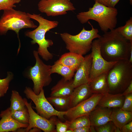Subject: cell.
Returning a JSON list of instances; mask_svg holds the SVG:
<instances>
[{
    "label": "cell",
    "mask_w": 132,
    "mask_h": 132,
    "mask_svg": "<svg viewBox=\"0 0 132 132\" xmlns=\"http://www.w3.org/2000/svg\"><path fill=\"white\" fill-rule=\"evenodd\" d=\"M101 54L108 62L128 60L132 43L121 35L115 29L104 33L98 39Z\"/></svg>",
    "instance_id": "6da1fadb"
},
{
    "label": "cell",
    "mask_w": 132,
    "mask_h": 132,
    "mask_svg": "<svg viewBox=\"0 0 132 132\" xmlns=\"http://www.w3.org/2000/svg\"><path fill=\"white\" fill-rule=\"evenodd\" d=\"M31 19L37 21L39 23L38 26L33 30L27 31L25 32V35L32 39V44H37L39 46L37 51L38 54L46 61L52 59L53 54L50 53L48 48L52 46L53 42L52 40L46 39L45 34L50 30L55 28L58 25L57 21H52L45 19L40 14L27 13Z\"/></svg>",
    "instance_id": "7a4b0ae2"
},
{
    "label": "cell",
    "mask_w": 132,
    "mask_h": 132,
    "mask_svg": "<svg viewBox=\"0 0 132 132\" xmlns=\"http://www.w3.org/2000/svg\"><path fill=\"white\" fill-rule=\"evenodd\" d=\"M118 13L117 10L115 7H109L95 2L88 11L78 13L77 17L83 24L90 20L96 21L101 30L105 33L115 28L117 23Z\"/></svg>",
    "instance_id": "3957f363"
},
{
    "label": "cell",
    "mask_w": 132,
    "mask_h": 132,
    "mask_svg": "<svg viewBox=\"0 0 132 132\" xmlns=\"http://www.w3.org/2000/svg\"><path fill=\"white\" fill-rule=\"evenodd\" d=\"M109 93H122L132 81V64L128 60L117 61L107 73Z\"/></svg>",
    "instance_id": "277c9868"
},
{
    "label": "cell",
    "mask_w": 132,
    "mask_h": 132,
    "mask_svg": "<svg viewBox=\"0 0 132 132\" xmlns=\"http://www.w3.org/2000/svg\"><path fill=\"white\" fill-rule=\"evenodd\" d=\"M88 22L91 26L90 30H87L83 27L80 33L76 35H72L67 33L60 34L61 39L66 44V49L69 52L84 55L91 49L93 40L100 36L98 33V29L94 28L89 21Z\"/></svg>",
    "instance_id": "5b68a950"
},
{
    "label": "cell",
    "mask_w": 132,
    "mask_h": 132,
    "mask_svg": "<svg viewBox=\"0 0 132 132\" xmlns=\"http://www.w3.org/2000/svg\"><path fill=\"white\" fill-rule=\"evenodd\" d=\"M27 13L14 9L3 11L0 18V35L6 34L9 30L15 32L19 39V46L17 54L21 48L19 33L20 30L25 28L35 29L37 27Z\"/></svg>",
    "instance_id": "8992f818"
},
{
    "label": "cell",
    "mask_w": 132,
    "mask_h": 132,
    "mask_svg": "<svg viewBox=\"0 0 132 132\" xmlns=\"http://www.w3.org/2000/svg\"><path fill=\"white\" fill-rule=\"evenodd\" d=\"M33 53L36 63L29 69L27 77L33 82V92L38 95L44 87L49 85L52 81L50 72L51 66L43 62L40 58L37 51L34 50Z\"/></svg>",
    "instance_id": "52a82bcc"
},
{
    "label": "cell",
    "mask_w": 132,
    "mask_h": 132,
    "mask_svg": "<svg viewBox=\"0 0 132 132\" xmlns=\"http://www.w3.org/2000/svg\"><path fill=\"white\" fill-rule=\"evenodd\" d=\"M24 93L27 98L34 103L35 106L34 108L41 116L47 119L55 116L61 119H64L67 111H59L55 109L45 97L43 89L38 94L36 95L31 88L27 87Z\"/></svg>",
    "instance_id": "ba28073f"
},
{
    "label": "cell",
    "mask_w": 132,
    "mask_h": 132,
    "mask_svg": "<svg viewBox=\"0 0 132 132\" xmlns=\"http://www.w3.org/2000/svg\"><path fill=\"white\" fill-rule=\"evenodd\" d=\"M38 7L40 12L48 16L64 15L67 11L76 9L70 0H41Z\"/></svg>",
    "instance_id": "9c48e42d"
},
{
    "label": "cell",
    "mask_w": 132,
    "mask_h": 132,
    "mask_svg": "<svg viewBox=\"0 0 132 132\" xmlns=\"http://www.w3.org/2000/svg\"><path fill=\"white\" fill-rule=\"evenodd\" d=\"M91 49L92 62L89 82L99 75L107 73L117 62H108L103 58L98 39L93 41Z\"/></svg>",
    "instance_id": "30bf717a"
},
{
    "label": "cell",
    "mask_w": 132,
    "mask_h": 132,
    "mask_svg": "<svg viewBox=\"0 0 132 132\" xmlns=\"http://www.w3.org/2000/svg\"><path fill=\"white\" fill-rule=\"evenodd\" d=\"M24 99L29 112V120L28 127L21 131L29 132L32 129L36 128L44 132H55V125L57 119L53 116L49 119H47L41 116L33 110L32 101L29 103L26 98H24Z\"/></svg>",
    "instance_id": "8fae6325"
},
{
    "label": "cell",
    "mask_w": 132,
    "mask_h": 132,
    "mask_svg": "<svg viewBox=\"0 0 132 132\" xmlns=\"http://www.w3.org/2000/svg\"><path fill=\"white\" fill-rule=\"evenodd\" d=\"M103 95L94 94L75 106L68 109L64 116L70 121L81 116H88L98 105Z\"/></svg>",
    "instance_id": "7c38bea8"
},
{
    "label": "cell",
    "mask_w": 132,
    "mask_h": 132,
    "mask_svg": "<svg viewBox=\"0 0 132 132\" xmlns=\"http://www.w3.org/2000/svg\"><path fill=\"white\" fill-rule=\"evenodd\" d=\"M84 58L74 77L73 85L74 88L89 82L92 62L91 53Z\"/></svg>",
    "instance_id": "4fadbf2b"
},
{
    "label": "cell",
    "mask_w": 132,
    "mask_h": 132,
    "mask_svg": "<svg viewBox=\"0 0 132 132\" xmlns=\"http://www.w3.org/2000/svg\"><path fill=\"white\" fill-rule=\"evenodd\" d=\"M0 132H14L21 128H27L28 124L21 123L11 117L9 107L0 113Z\"/></svg>",
    "instance_id": "5bb4252c"
},
{
    "label": "cell",
    "mask_w": 132,
    "mask_h": 132,
    "mask_svg": "<svg viewBox=\"0 0 132 132\" xmlns=\"http://www.w3.org/2000/svg\"><path fill=\"white\" fill-rule=\"evenodd\" d=\"M112 111L111 108L97 105L88 115L91 125L99 126L111 121Z\"/></svg>",
    "instance_id": "9a60e30c"
},
{
    "label": "cell",
    "mask_w": 132,
    "mask_h": 132,
    "mask_svg": "<svg viewBox=\"0 0 132 132\" xmlns=\"http://www.w3.org/2000/svg\"><path fill=\"white\" fill-rule=\"evenodd\" d=\"M92 94L89 83L82 84L75 88L70 96L69 109L75 106L87 99Z\"/></svg>",
    "instance_id": "2e32d148"
},
{
    "label": "cell",
    "mask_w": 132,
    "mask_h": 132,
    "mask_svg": "<svg viewBox=\"0 0 132 132\" xmlns=\"http://www.w3.org/2000/svg\"><path fill=\"white\" fill-rule=\"evenodd\" d=\"M73 79L66 80L63 77L51 89L50 96L67 97L71 96L74 88L73 86Z\"/></svg>",
    "instance_id": "e0dca14e"
},
{
    "label": "cell",
    "mask_w": 132,
    "mask_h": 132,
    "mask_svg": "<svg viewBox=\"0 0 132 132\" xmlns=\"http://www.w3.org/2000/svg\"><path fill=\"white\" fill-rule=\"evenodd\" d=\"M125 99L122 93L112 94L108 93L103 95L98 105L110 108H121Z\"/></svg>",
    "instance_id": "ac0fdd59"
},
{
    "label": "cell",
    "mask_w": 132,
    "mask_h": 132,
    "mask_svg": "<svg viewBox=\"0 0 132 132\" xmlns=\"http://www.w3.org/2000/svg\"><path fill=\"white\" fill-rule=\"evenodd\" d=\"M92 93L105 94L109 93L107 73L101 74L88 83Z\"/></svg>",
    "instance_id": "d6986e66"
},
{
    "label": "cell",
    "mask_w": 132,
    "mask_h": 132,
    "mask_svg": "<svg viewBox=\"0 0 132 132\" xmlns=\"http://www.w3.org/2000/svg\"><path fill=\"white\" fill-rule=\"evenodd\" d=\"M112 110L111 118L115 126L121 129L123 126L132 120V112L127 111L121 108H115Z\"/></svg>",
    "instance_id": "ffe728a7"
},
{
    "label": "cell",
    "mask_w": 132,
    "mask_h": 132,
    "mask_svg": "<svg viewBox=\"0 0 132 132\" xmlns=\"http://www.w3.org/2000/svg\"><path fill=\"white\" fill-rule=\"evenodd\" d=\"M84 58L83 55L69 52L62 55L58 60L76 72Z\"/></svg>",
    "instance_id": "44dd1931"
},
{
    "label": "cell",
    "mask_w": 132,
    "mask_h": 132,
    "mask_svg": "<svg viewBox=\"0 0 132 132\" xmlns=\"http://www.w3.org/2000/svg\"><path fill=\"white\" fill-rule=\"evenodd\" d=\"M50 72L51 74L57 73L61 75L65 79L70 80L72 79L75 72L57 60L51 66Z\"/></svg>",
    "instance_id": "7402d4cb"
},
{
    "label": "cell",
    "mask_w": 132,
    "mask_h": 132,
    "mask_svg": "<svg viewBox=\"0 0 132 132\" xmlns=\"http://www.w3.org/2000/svg\"><path fill=\"white\" fill-rule=\"evenodd\" d=\"M10 101V108L11 112L22 110L26 106L24 99L18 91L15 90L12 91Z\"/></svg>",
    "instance_id": "603a6c76"
},
{
    "label": "cell",
    "mask_w": 132,
    "mask_h": 132,
    "mask_svg": "<svg viewBox=\"0 0 132 132\" xmlns=\"http://www.w3.org/2000/svg\"><path fill=\"white\" fill-rule=\"evenodd\" d=\"M70 96L67 97H53L46 98L50 103L57 108L62 109H69Z\"/></svg>",
    "instance_id": "cb8c5ba5"
},
{
    "label": "cell",
    "mask_w": 132,
    "mask_h": 132,
    "mask_svg": "<svg viewBox=\"0 0 132 132\" xmlns=\"http://www.w3.org/2000/svg\"><path fill=\"white\" fill-rule=\"evenodd\" d=\"M68 129L72 130L80 127L91 125L88 116L78 117L71 120L66 121Z\"/></svg>",
    "instance_id": "d4e9b609"
},
{
    "label": "cell",
    "mask_w": 132,
    "mask_h": 132,
    "mask_svg": "<svg viewBox=\"0 0 132 132\" xmlns=\"http://www.w3.org/2000/svg\"><path fill=\"white\" fill-rule=\"evenodd\" d=\"M11 115L14 119L18 122L22 124H29V115L26 106L22 110L11 112Z\"/></svg>",
    "instance_id": "484cf974"
},
{
    "label": "cell",
    "mask_w": 132,
    "mask_h": 132,
    "mask_svg": "<svg viewBox=\"0 0 132 132\" xmlns=\"http://www.w3.org/2000/svg\"><path fill=\"white\" fill-rule=\"evenodd\" d=\"M123 37L132 43V17L126 22L125 25L115 29Z\"/></svg>",
    "instance_id": "4316f807"
},
{
    "label": "cell",
    "mask_w": 132,
    "mask_h": 132,
    "mask_svg": "<svg viewBox=\"0 0 132 132\" xmlns=\"http://www.w3.org/2000/svg\"><path fill=\"white\" fill-rule=\"evenodd\" d=\"M13 77L12 73L8 72L6 78L0 79V98L4 96L6 93L9 88L10 83Z\"/></svg>",
    "instance_id": "83f0119b"
},
{
    "label": "cell",
    "mask_w": 132,
    "mask_h": 132,
    "mask_svg": "<svg viewBox=\"0 0 132 132\" xmlns=\"http://www.w3.org/2000/svg\"><path fill=\"white\" fill-rule=\"evenodd\" d=\"M21 1V0H0V11L13 9L16 7L15 4Z\"/></svg>",
    "instance_id": "f1b7e54d"
},
{
    "label": "cell",
    "mask_w": 132,
    "mask_h": 132,
    "mask_svg": "<svg viewBox=\"0 0 132 132\" xmlns=\"http://www.w3.org/2000/svg\"><path fill=\"white\" fill-rule=\"evenodd\" d=\"M115 127L111 121L101 126L95 127V128L97 132H114Z\"/></svg>",
    "instance_id": "f546056e"
},
{
    "label": "cell",
    "mask_w": 132,
    "mask_h": 132,
    "mask_svg": "<svg viewBox=\"0 0 132 132\" xmlns=\"http://www.w3.org/2000/svg\"><path fill=\"white\" fill-rule=\"evenodd\" d=\"M121 109L127 111L132 112V93L125 96L123 104Z\"/></svg>",
    "instance_id": "4dcf8cb0"
},
{
    "label": "cell",
    "mask_w": 132,
    "mask_h": 132,
    "mask_svg": "<svg viewBox=\"0 0 132 132\" xmlns=\"http://www.w3.org/2000/svg\"><path fill=\"white\" fill-rule=\"evenodd\" d=\"M56 132H66L68 129V126L65 121L62 122L58 120H57L55 123Z\"/></svg>",
    "instance_id": "1f68e13d"
},
{
    "label": "cell",
    "mask_w": 132,
    "mask_h": 132,
    "mask_svg": "<svg viewBox=\"0 0 132 132\" xmlns=\"http://www.w3.org/2000/svg\"><path fill=\"white\" fill-rule=\"evenodd\" d=\"M121 132H132V121L124 125L121 129Z\"/></svg>",
    "instance_id": "d6a6232c"
},
{
    "label": "cell",
    "mask_w": 132,
    "mask_h": 132,
    "mask_svg": "<svg viewBox=\"0 0 132 132\" xmlns=\"http://www.w3.org/2000/svg\"><path fill=\"white\" fill-rule=\"evenodd\" d=\"M90 126L83 127L73 130V132H90Z\"/></svg>",
    "instance_id": "836d02e7"
},
{
    "label": "cell",
    "mask_w": 132,
    "mask_h": 132,
    "mask_svg": "<svg viewBox=\"0 0 132 132\" xmlns=\"http://www.w3.org/2000/svg\"><path fill=\"white\" fill-rule=\"evenodd\" d=\"M131 93H132V81L122 94L125 96Z\"/></svg>",
    "instance_id": "e575fe53"
},
{
    "label": "cell",
    "mask_w": 132,
    "mask_h": 132,
    "mask_svg": "<svg viewBox=\"0 0 132 132\" xmlns=\"http://www.w3.org/2000/svg\"><path fill=\"white\" fill-rule=\"evenodd\" d=\"M120 0H108L107 6L110 7H115V6Z\"/></svg>",
    "instance_id": "d590c367"
},
{
    "label": "cell",
    "mask_w": 132,
    "mask_h": 132,
    "mask_svg": "<svg viewBox=\"0 0 132 132\" xmlns=\"http://www.w3.org/2000/svg\"><path fill=\"white\" fill-rule=\"evenodd\" d=\"M95 2L107 6L108 0H94Z\"/></svg>",
    "instance_id": "8d00e7d4"
},
{
    "label": "cell",
    "mask_w": 132,
    "mask_h": 132,
    "mask_svg": "<svg viewBox=\"0 0 132 132\" xmlns=\"http://www.w3.org/2000/svg\"><path fill=\"white\" fill-rule=\"evenodd\" d=\"M41 130L40 129L36 128H33L31 129L29 131L31 132H40Z\"/></svg>",
    "instance_id": "74e56055"
},
{
    "label": "cell",
    "mask_w": 132,
    "mask_h": 132,
    "mask_svg": "<svg viewBox=\"0 0 132 132\" xmlns=\"http://www.w3.org/2000/svg\"><path fill=\"white\" fill-rule=\"evenodd\" d=\"M96 132V131L95 129V127L93 126L90 125V132Z\"/></svg>",
    "instance_id": "f35d334b"
},
{
    "label": "cell",
    "mask_w": 132,
    "mask_h": 132,
    "mask_svg": "<svg viewBox=\"0 0 132 132\" xmlns=\"http://www.w3.org/2000/svg\"><path fill=\"white\" fill-rule=\"evenodd\" d=\"M114 132H121V129L119 127L115 126Z\"/></svg>",
    "instance_id": "ab89813d"
},
{
    "label": "cell",
    "mask_w": 132,
    "mask_h": 132,
    "mask_svg": "<svg viewBox=\"0 0 132 132\" xmlns=\"http://www.w3.org/2000/svg\"><path fill=\"white\" fill-rule=\"evenodd\" d=\"M66 132H73V130L70 129H68Z\"/></svg>",
    "instance_id": "60d3db41"
},
{
    "label": "cell",
    "mask_w": 132,
    "mask_h": 132,
    "mask_svg": "<svg viewBox=\"0 0 132 132\" xmlns=\"http://www.w3.org/2000/svg\"><path fill=\"white\" fill-rule=\"evenodd\" d=\"M130 1V3L131 5H132V0H129Z\"/></svg>",
    "instance_id": "b9f144b4"
}]
</instances>
